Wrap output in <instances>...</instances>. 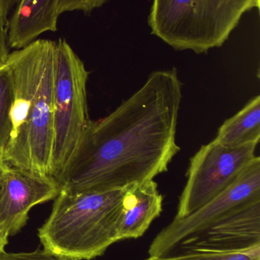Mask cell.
I'll return each mask as SVG.
<instances>
[{"instance_id":"1","label":"cell","mask_w":260,"mask_h":260,"mask_svg":"<svg viewBox=\"0 0 260 260\" xmlns=\"http://www.w3.org/2000/svg\"><path fill=\"white\" fill-rule=\"evenodd\" d=\"M182 88L177 69L153 72L111 114L90 120L57 179L61 190L121 189L166 172L180 151Z\"/></svg>"},{"instance_id":"2","label":"cell","mask_w":260,"mask_h":260,"mask_svg":"<svg viewBox=\"0 0 260 260\" xmlns=\"http://www.w3.org/2000/svg\"><path fill=\"white\" fill-rule=\"evenodd\" d=\"M55 47L56 41L37 39L6 62L13 97L6 165L44 177H52Z\"/></svg>"},{"instance_id":"3","label":"cell","mask_w":260,"mask_h":260,"mask_svg":"<svg viewBox=\"0 0 260 260\" xmlns=\"http://www.w3.org/2000/svg\"><path fill=\"white\" fill-rule=\"evenodd\" d=\"M127 187L80 192L61 190L50 216L38 230L44 250L67 260L102 256L119 241V221Z\"/></svg>"},{"instance_id":"4","label":"cell","mask_w":260,"mask_h":260,"mask_svg":"<svg viewBox=\"0 0 260 260\" xmlns=\"http://www.w3.org/2000/svg\"><path fill=\"white\" fill-rule=\"evenodd\" d=\"M259 7L260 0H153L148 25L174 50L201 54L221 47L243 15Z\"/></svg>"},{"instance_id":"5","label":"cell","mask_w":260,"mask_h":260,"mask_svg":"<svg viewBox=\"0 0 260 260\" xmlns=\"http://www.w3.org/2000/svg\"><path fill=\"white\" fill-rule=\"evenodd\" d=\"M89 74L67 41L60 38L56 41L51 175L56 180L90 120L87 104Z\"/></svg>"},{"instance_id":"6","label":"cell","mask_w":260,"mask_h":260,"mask_svg":"<svg viewBox=\"0 0 260 260\" xmlns=\"http://www.w3.org/2000/svg\"><path fill=\"white\" fill-rule=\"evenodd\" d=\"M257 144L230 148L215 140L190 159L175 218L190 215L230 186L256 158Z\"/></svg>"},{"instance_id":"7","label":"cell","mask_w":260,"mask_h":260,"mask_svg":"<svg viewBox=\"0 0 260 260\" xmlns=\"http://www.w3.org/2000/svg\"><path fill=\"white\" fill-rule=\"evenodd\" d=\"M260 199V157L256 158L224 190L190 215L175 218L155 237L150 256L171 253L186 238L198 235L247 203Z\"/></svg>"},{"instance_id":"8","label":"cell","mask_w":260,"mask_h":260,"mask_svg":"<svg viewBox=\"0 0 260 260\" xmlns=\"http://www.w3.org/2000/svg\"><path fill=\"white\" fill-rule=\"evenodd\" d=\"M0 175V237L18 234L37 205L54 200L61 188L56 179L6 165Z\"/></svg>"},{"instance_id":"9","label":"cell","mask_w":260,"mask_h":260,"mask_svg":"<svg viewBox=\"0 0 260 260\" xmlns=\"http://www.w3.org/2000/svg\"><path fill=\"white\" fill-rule=\"evenodd\" d=\"M260 245V199L241 206L175 249L230 251ZM174 251V250H172Z\"/></svg>"},{"instance_id":"10","label":"cell","mask_w":260,"mask_h":260,"mask_svg":"<svg viewBox=\"0 0 260 260\" xmlns=\"http://www.w3.org/2000/svg\"><path fill=\"white\" fill-rule=\"evenodd\" d=\"M163 197L154 180L128 186L122 201L119 241L145 235L163 211Z\"/></svg>"},{"instance_id":"11","label":"cell","mask_w":260,"mask_h":260,"mask_svg":"<svg viewBox=\"0 0 260 260\" xmlns=\"http://www.w3.org/2000/svg\"><path fill=\"white\" fill-rule=\"evenodd\" d=\"M60 0H19L6 27L9 48L19 50L45 32L57 30Z\"/></svg>"},{"instance_id":"12","label":"cell","mask_w":260,"mask_h":260,"mask_svg":"<svg viewBox=\"0 0 260 260\" xmlns=\"http://www.w3.org/2000/svg\"><path fill=\"white\" fill-rule=\"evenodd\" d=\"M214 140L230 148L249 144L258 145L260 141V96L252 99L241 111L224 121Z\"/></svg>"},{"instance_id":"13","label":"cell","mask_w":260,"mask_h":260,"mask_svg":"<svg viewBox=\"0 0 260 260\" xmlns=\"http://www.w3.org/2000/svg\"><path fill=\"white\" fill-rule=\"evenodd\" d=\"M13 97L12 73L7 64L0 67V168L6 166V149L11 133L10 111Z\"/></svg>"},{"instance_id":"14","label":"cell","mask_w":260,"mask_h":260,"mask_svg":"<svg viewBox=\"0 0 260 260\" xmlns=\"http://www.w3.org/2000/svg\"><path fill=\"white\" fill-rule=\"evenodd\" d=\"M182 250V253L176 254L170 253L163 256H150L146 260H260V245L230 251Z\"/></svg>"},{"instance_id":"15","label":"cell","mask_w":260,"mask_h":260,"mask_svg":"<svg viewBox=\"0 0 260 260\" xmlns=\"http://www.w3.org/2000/svg\"><path fill=\"white\" fill-rule=\"evenodd\" d=\"M109 0H60L58 4V13L67 12H83L85 15H90L95 9H99L108 3Z\"/></svg>"},{"instance_id":"16","label":"cell","mask_w":260,"mask_h":260,"mask_svg":"<svg viewBox=\"0 0 260 260\" xmlns=\"http://www.w3.org/2000/svg\"><path fill=\"white\" fill-rule=\"evenodd\" d=\"M0 260H67L49 253L44 250L37 249L29 253H6L3 252Z\"/></svg>"},{"instance_id":"17","label":"cell","mask_w":260,"mask_h":260,"mask_svg":"<svg viewBox=\"0 0 260 260\" xmlns=\"http://www.w3.org/2000/svg\"><path fill=\"white\" fill-rule=\"evenodd\" d=\"M9 49L7 27L0 26V67H3L7 62L10 54Z\"/></svg>"},{"instance_id":"18","label":"cell","mask_w":260,"mask_h":260,"mask_svg":"<svg viewBox=\"0 0 260 260\" xmlns=\"http://www.w3.org/2000/svg\"><path fill=\"white\" fill-rule=\"evenodd\" d=\"M19 0H0V26H7L9 17Z\"/></svg>"},{"instance_id":"19","label":"cell","mask_w":260,"mask_h":260,"mask_svg":"<svg viewBox=\"0 0 260 260\" xmlns=\"http://www.w3.org/2000/svg\"><path fill=\"white\" fill-rule=\"evenodd\" d=\"M8 242H9V241L3 239L2 237H0V256L5 251V247L7 245Z\"/></svg>"},{"instance_id":"20","label":"cell","mask_w":260,"mask_h":260,"mask_svg":"<svg viewBox=\"0 0 260 260\" xmlns=\"http://www.w3.org/2000/svg\"><path fill=\"white\" fill-rule=\"evenodd\" d=\"M1 172H2V170H1V168H0V175H1Z\"/></svg>"}]
</instances>
